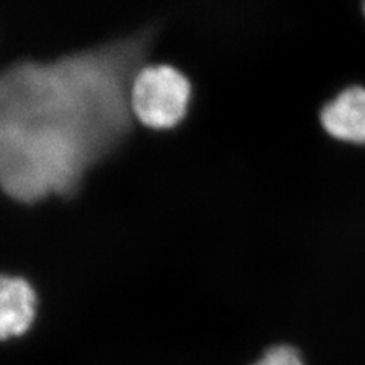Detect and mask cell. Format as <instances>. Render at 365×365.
Wrapping results in <instances>:
<instances>
[{
	"label": "cell",
	"mask_w": 365,
	"mask_h": 365,
	"mask_svg": "<svg viewBox=\"0 0 365 365\" xmlns=\"http://www.w3.org/2000/svg\"><path fill=\"white\" fill-rule=\"evenodd\" d=\"M37 306V292L26 279L0 274V341L25 335L36 322Z\"/></svg>",
	"instance_id": "obj_3"
},
{
	"label": "cell",
	"mask_w": 365,
	"mask_h": 365,
	"mask_svg": "<svg viewBox=\"0 0 365 365\" xmlns=\"http://www.w3.org/2000/svg\"><path fill=\"white\" fill-rule=\"evenodd\" d=\"M364 16H365V0H364Z\"/></svg>",
	"instance_id": "obj_6"
},
{
	"label": "cell",
	"mask_w": 365,
	"mask_h": 365,
	"mask_svg": "<svg viewBox=\"0 0 365 365\" xmlns=\"http://www.w3.org/2000/svg\"><path fill=\"white\" fill-rule=\"evenodd\" d=\"M319 122L334 139L365 145V87L351 86L342 90L323 107Z\"/></svg>",
	"instance_id": "obj_4"
},
{
	"label": "cell",
	"mask_w": 365,
	"mask_h": 365,
	"mask_svg": "<svg viewBox=\"0 0 365 365\" xmlns=\"http://www.w3.org/2000/svg\"><path fill=\"white\" fill-rule=\"evenodd\" d=\"M148 32L0 72V189L19 202L73 195L131 131L130 90Z\"/></svg>",
	"instance_id": "obj_1"
},
{
	"label": "cell",
	"mask_w": 365,
	"mask_h": 365,
	"mask_svg": "<svg viewBox=\"0 0 365 365\" xmlns=\"http://www.w3.org/2000/svg\"><path fill=\"white\" fill-rule=\"evenodd\" d=\"M190 99L187 76L169 64L142 66L130 90L134 119L153 130L177 127L186 118Z\"/></svg>",
	"instance_id": "obj_2"
},
{
	"label": "cell",
	"mask_w": 365,
	"mask_h": 365,
	"mask_svg": "<svg viewBox=\"0 0 365 365\" xmlns=\"http://www.w3.org/2000/svg\"><path fill=\"white\" fill-rule=\"evenodd\" d=\"M253 365H304L300 353L289 346L271 347L264 356Z\"/></svg>",
	"instance_id": "obj_5"
}]
</instances>
